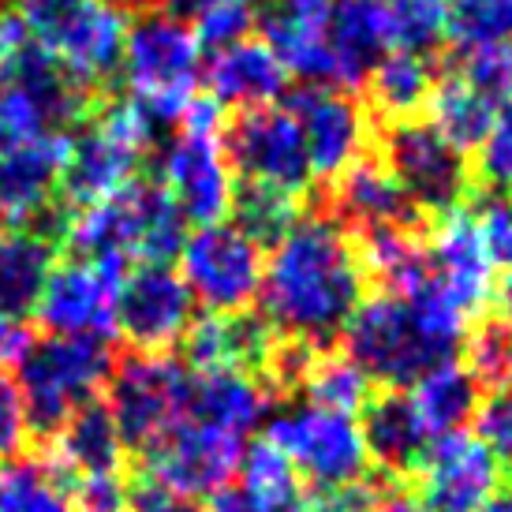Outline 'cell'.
<instances>
[{"label": "cell", "mask_w": 512, "mask_h": 512, "mask_svg": "<svg viewBox=\"0 0 512 512\" xmlns=\"http://www.w3.org/2000/svg\"><path fill=\"white\" fill-rule=\"evenodd\" d=\"M367 270L352 232L329 214H303L262 266V318L277 337L326 348L363 303Z\"/></svg>", "instance_id": "1"}, {"label": "cell", "mask_w": 512, "mask_h": 512, "mask_svg": "<svg viewBox=\"0 0 512 512\" xmlns=\"http://www.w3.org/2000/svg\"><path fill=\"white\" fill-rule=\"evenodd\" d=\"M187 240V221L172 206L169 191L150 180H135L120 195L68 214L64 240L75 258L128 270V262L169 266Z\"/></svg>", "instance_id": "2"}, {"label": "cell", "mask_w": 512, "mask_h": 512, "mask_svg": "<svg viewBox=\"0 0 512 512\" xmlns=\"http://www.w3.org/2000/svg\"><path fill=\"white\" fill-rule=\"evenodd\" d=\"M120 72L131 90L128 98L139 105L150 128H180L191 101L199 98L195 86L202 75V45L184 15L154 8L128 27Z\"/></svg>", "instance_id": "3"}, {"label": "cell", "mask_w": 512, "mask_h": 512, "mask_svg": "<svg viewBox=\"0 0 512 512\" xmlns=\"http://www.w3.org/2000/svg\"><path fill=\"white\" fill-rule=\"evenodd\" d=\"M157 131L131 98L94 105L83 116V131L68 143V161L60 176V199L68 206H94L120 195L139 180L143 157Z\"/></svg>", "instance_id": "4"}, {"label": "cell", "mask_w": 512, "mask_h": 512, "mask_svg": "<svg viewBox=\"0 0 512 512\" xmlns=\"http://www.w3.org/2000/svg\"><path fill=\"white\" fill-rule=\"evenodd\" d=\"M19 367V397L27 408V427L42 438H53L72 412L94 400L101 385L113 374L109 341L94 337H34L23 352Z\"/></svg>", "instance_id": "5"}, {"label": "cell", "mask_w": 512, "mask_h": 512, "mask_svg": "<svg viewBox=\"0 0 512 512\" xmlns=\"http://www.w3.org/2000/svg\"><path fill=\"white\" fill-rule=\"evenodd\" d=\"M341 337L344 356L382 389H408L430 367L453 359L423 333L412 307L400 296H389V292L363 296V303L352 311Z\"/></svg>", "instance_id": "6"}, {"label": "cell", "mask_w": 512, "mask_h": 512, "mask_svg": "<svg viewBox=\"0 0 512 512\" xmlns=\"http://www.w3.org/2000/svg\"><path fill=\"white\" fill-rule=\"evenodd\" d=\"M266 441L288 456L303 479H311L314 490H348L367 483L370 475L367 441L356 415L329 412L318 404L285 408L270 419Z\"/></svg>", "instance_id": "7"}, {"label": "cell", "mask_w": 512, "mask_h": 512, "mask_svg": "<svg viewBox=\"0 0 512 512\" xmlns=\"http://www.w3.org/2000/svg\"><path fill=\"white\" fill-rule=\"evenodd\" d=\"M382 165L404 187L419 214L441 217L471 199L468 154H460L430 120H393L378 131Z\"/></svg>", "instance_id": "8"}, {"label": "cell", "mask_w": 512, "mask_h": 512, "mask_svg": "<svg viewBox=\"0 0 512 512\" xmlns=\"http://www.w3.org/2000/svg\"><path fill=\"white\" fill-rule=\"evenodd\" d=\"M191 367L172 356H128L109 374V412L124 438V449L143 456L184 423Z\"/></svg>", "instance_id": "9"}, {"label": "cell", "mask_w": 512, "mask_h": 512, "mask_svg": "<svg viewBox=\"0 0 512 512\" xmlns=\"http://www.w3.org/2000/svg\"><path fill=\"white\" fill-rule=\"evenodd\" d=\"M180 277L210 314H243L262 285V247L236 225H202L180 247Z\"/></svg>", "instance_id": "10"}, {"label": "cell", "mask_w": 512, "mask_h": 512, "mask_svg": "<svg viewBox=\"0 0 512 512\" xmlns=\"http://www.w3.org/2000/svg\"><path fill=\"white\" fill-rule=\"evenodd\" d=\"M225 157L232 172L247 184H270L292 195H303L311 184V161L296 116L288 105L243 109L225 128Z\"/></svg>", "instance_id": "11"}, {"label": "cell", "mask_w": 512, "mask_h": 512, "mask_svg": "<svg viewBox=\"0 0 512 512\" xmlns=\"http://www.w3.org/2000/svg\"><path fill=\"white\" fill-rule=\"evenodd\" d=\"M187 225H221L232 210V165L221 128H180L161 150V180Z\"/></svg>", "instance_id": "12"}, {"label": "cell", "mask_w": 512, "mask_h": 512, "mask_svg": "<svg viewBox=\"0 0 512 512\" xmlns=\"http://www.w3.org/2000/svg\"><path fill=\"white\" fill-rule=\"evenodd\" d=\"M195 314V299L172 266L143 262L131 270L116 296V333L139 356H169L184 341Z\"/></svg>", "instance_id": "13"}, {"label": "cell", "mask_w": 512, "mask_h": 512, "mask_svg": "<svg viewBox=\"0 0 512 512\" xmlns=\"http://www.w3.org/2000/svg\"><path fill=\"white\" fill-rule=\"evenodd\" d=\"M128 273L120 266L72 258L49 270L38 299V322L57 337H94L109 341L116 333V296Z\"/></svg>", "instance_id": "14"}, {"label": "cell", "mask_w": 512, "mask_h": 512, "mask_svg": "<svg viewBox=\"0 0 512 512\" xmlns=\"http://www.w3.org/2000/svg\"><path fill=\"white\" fill-rule=\"evenodd\" d=\"M240 456L243 438L184 419L157 445H150L139 460H143V475L157 479L161 486L187 494V498H202V494L210 498L214 490L232 483Z\"/></svg>", "instance_id": "15"}, {"label": "cell", "mask_w": 512, "mask_h": 512, "mask_svg": "<svg viewBox=\"0 0 512 512\" xmlns=\"http://www.w3.org/2000/svg\"><path fill=\"white\" fill-rule=\"evenodd\" d=\"M288 113L303 131L314 180L329 184L367 154L370 116L341 86H299L288 98Z\"/></svg>", "instance_id": "16"}, {"label": "cell", "mask_w": 512, "mask_h": 512, "mask_svg": "<svg viewBox=\"0 0 512 512\" xmlns=\"http://www.w3.org/2000/svg\"><path fill=\"white\" fill-rule=\"evenodd\" d=\"M419 501L427 512H475L498 494L501 464L475 434H445L430 441L419 464Z\"/></svg>", "instance_id": "17"}, {"label": "cell", "mask_w": 512, "mask_h": 512, "mask_svg": "<svg viewBox=\"0 0 512 512\" xmlns=\"http://www.w3.org/2000/svg\"><path fill=\"white\" fill-rule=\"evenodd\" d=\"M128 27L131 15L120 0H90L49 53L60 72L68 75V83L90 98L94 90L109 86L120 75Z\"/></svg>", "instance_id": "18"}, {"label": "cell", "mask_w": 512, "mask_h": 512, "mask_svg": "<svg viewBox=\"0 0 512 512\" xmlns=\"http://www.w3.org/2000/svg\"><path fill=\"white\" fill-rule=\"evenodd\" d=\"M427 258L434 281L460 303V311L468 318H475L490 303L498 266L486 251L483 232H479L468 206H456V210L438 217L427 243Z\"/></svg>", "instance_id": "19"}, {"label": "cell", "mask_w": 512, "mask_h": 512, "mask_svg": "<svg viewBox=\"0 0 512 512\" xmlns=\"http://www.w3.org/2000/svg\"><path fill=\"white\" fill-rule=\"evenodd\" d=\"M326 202L329 217L356 236L370 228H423V214L374 154H363L337 180H329Z\"/></svg>", "instance_id": "20"}, {"label": "cell", "mask_w": 512, "mask_h": 512, "mask_svg": "<svg viewBox=\"0 0 512 512\" xmlns=\"http://www.w3.org/2000/svg\"><path fill=\"white\" fill-rule=\"evenodd\" d=\"M68 131L42 135L0 154V221L4 228L34 225L60 199V176L68 161Z\"/></svg>", "instance_id": "21"}, {"label": "cell", "mask_w": 512, "mask_h": 512, "mask_svg": "<svg viewBox=\"0 0 512 512\" xmlns=\"http://www.w3.org/2000/svg\"><path fill=\"white\" fill-rule=\"evenodd\" d=\"M273 393L262 378L243 370H191L184 419L247 438L266 419Z\"/></svg>", "instance_id": "22"}, {"label": "cell", "mask_w": 512, "mask_h": 512, "mask_svg": "<svg viewBox=\"0 0 512 512\" xmlns=\"http://www.w3.org/2000/svg\"><path fill=\"white\" fill-rule=\"evenodd\" d=\"M363 441L370 464L382 468L385 479H408L419 471L430 449V434L423 430L415 404L404 389H374L363 408Z\"/></svg>", "instance_id": "23"}, {"label": "cell", "mask_w": 512, "mask_h": 512, "mask_svg": "<svg viewBox=\"0 0 512 512\" xmlns=\"http://www.w3.org/2000/svg\"><path fill=\"white\" fill-rule=\"evenodd\" d=\"M277 333L255 314H206L184 333V356L191 370H243L262 374Z\"/></svg>", "instance_id": "24"}, {"label": "cell", "mask_w": 512, "mask_h": 512, "mask_svg": "<svg viewBox=\"0 0 512 512\" xmlns=\"http://www.w3.org/2000/svg\"><path fill=\"white\" fill-rule=\"evenodd\" d=\"M206 86L217 105H236V109H262L285 94L288 72L281 60L273 57L266 42L243 38L236 45L217 49L206 64Z\"/></svg>", "instance_id": "25"}, {"label": "cell", "mask_w": 512, "mask_h": 512, "mask_svg": "<svg viewBox=\"0 0 512 512\" xmlns=\"http://www.w3.org/2000/svg\"><path fill=\"white\" fill-rule=\"evenodd\" d=\"M45 460L60 471V475H109V471L124 468V438L113 423L109 404L101 400H86L79 412L49 438Z\"/></svg>", "instance_id": "26"}, {"label": "cell", "mask_w": 512, "mask_h": 512, "mask_svg": "<svg viewBox=\"0 0 512 512\" xmlns=\"http://www.w3.org/2000/svg\"><path fill=\"white\" fill-rule=\"evenodd\" d=\"M326 38L337 60V86H363L370 68L393 49L385 0H337Z\"/></svg>", "instance_id": "27"}, {"label": "cell", "mask_w": 512, "mask_h": 512, "mask_svg": "<svg viewBox=\"0 0 512 512\" xmlns=\"http://www.w3.org/2000/svg\"><path fill=\"white\" fill-rule=\"evenodd\" d=\"M408 397H412L423 430L434 441L464 430V423L475 419L479 404H483V389H479V382L471 378V370L464 363L445 359V363L430 367L423 378H415L408 385Z\"/></svg>", "instance_id": "28"}, {"label": "cell", "mask_w": 512, "mask_h": 512, "mask_svg": "<svg viewBox=\"0 0 512 512\" xmlns=\"http://www.w3.org/2000/svg\"><path fill=\"white\" fill-rule=\"evenodd\" d=\"M57 266V243L34 228L0 232V314L27 318L34 314L49 270Z\"/></svg>", "instance_id": "29"}, {"label": "cell", "mask_w": 512, "mask_h": 512, "mask_svg": "<svg viewBox=\"0 0 512 512\" xmlns=\"http://www.w3.org/2000/svg\"><path fill=\"white\" fill-rule=\"evenodd\" d=\"M427 109H430V124L460 154H471V150H479L486 131L494 128V116L505 105H494L490 98H483L460 72H445V75H434V90H430Z\"/></svg>", "instance_id": "30"}, {"label": "cell", "mask_w": 512, "mask_h": 512, "mask_svg": "<svg viewBox=\"0 0 512 512\" xmlns=\"http://www.w3.org/2000/svg\"><path fill=\"white\" fill-rule=\"evenodd\" d=\"M367 94L374 113L385 124L393 120H412L427 109L430 90H434V68L427 57L419 53H404V49H389L367 75Z\"/></svg>", "instance_id": "31"}, {"label": "cell", "mask_w": 512, "mask_h": 512, "mask_svg": "<svg viewBox=\"0 0 512 512\" xmlns=\"http://www.w3.org/2000/svg\"><path fill=\"white\" fill-rule=\"evenodd\" d=\"M0 512H75L72 490L45 456L0 460Z\"/></svg>", "instance_id": "32"}, {"label": "cell", "mask_w": 512, "mask_h": 512, "mask_svg": "<svg viewBox=\"0 0 512 512\" xmlns=\"http://www.w3.org/2000/svg\"><path fill=\"white\" fill-rule=\"evenodd\" d=\"M236 483L251 494L266 512H292L303 505V486H299V471L288 464L281 449H273L262 438L247 445L236 468Z\"/></svg>", "instance_id": "33"}, {"label": "cell", "mask_w": 512, "mask_h": 512, "mask_svg": "<svg viewBox=\"0 0 512 512\" xmlns=\"http://www.w3.org/2000/svg\"><path fill=\"white\" fill-rule=\"evenodd\" d=\"M299 195L292 191H281V187L270 184H247L243 180L236 191H232V210L228 214L236 217V228L243 236H251L258 247H277L285 240V232L296 225L299 217Z\"/></svg>", "instance_id": "34"}, {"label": "cell", "mask_w": 512, "mask_h": 512, "mask_svg": "<svg viewBox=\"0 0 512 512\" xmlns=\"http://www.w3.org/2000/svg\"><path fill=\"white\" fill-rule=\"evenodd\" d=\"M445 38L460 53L512 45V0H445Z\"/></svg>", "instance_id": "35"}, {"label": "cell", "mask_w": 512, "mask_h": 512, "mask_svg": "<svg viewBox=\"0 0 512 512\" xmlns=\"http://www.w3.org/2000/svg\"><path fill=\"white\" fill-rule=\"evenodd\" d=\"M303 393H307V404H318V408L341 415H359L367 408L370 393H374V382L344 352L341 356L337 352H318L314 367L303 378Z\"/></svg>", "instance_id": "36"}, {"label": "cell", "mask_w": 512, "mask_h": 512, "mask_svg": "<svg viewBox=\"0 0 512 512\" xmlns=\"http://www.w3.org/2000/svg\"><path fill=\"white\" fill-rule=\"evenodd\" d=\"M262 12H266V0H199L191 8V15H195L191 30H195L202 49L217 53L225 45L251 38L262 23Z\"/></svg>", "instance_id": "37"}, {"label": "cell", "mask_w": 512, "mask_h": 512, "mask_svg": "<svg viewBox=\"0 0 512 512\" xmlns=\"http://www.w3.org/2000/svg\"><path fill=\"white\" fill-rule=\"evenodd\" d=\"M389 45L427 57L445 42V4L441 0H385Z\"/></svg>", "instance_id": "38"}, {"label": "cell", "mask_w": 512, "mask_h": 512, "mask_svg": "<svg viewBox=\"0 0 512 512\" xmlns=\"http://www.w3.org/2000/svg\"><path fill=\"white\" fill-rule=\"evenodd\" d=\"M468 370L479 389H512V326L505 318H490L468 337Z\"/></svg>", "instance_id": "39"}, {"label": "cell", "mask_w": 512, "mask_h": 512, "mask_svg": "<svg viewBox=\"0 0 512 512\" xmlns=\"http://www.w3.org/2000/svg\"><path fill=\"white\" fill-rule=\"evenodd\" d=\"M53 131L60 128L42 98H34L30 90H19V86H0V154L34 143L42 135H53Z\"/></svg>", "instance_id": "40"}, {"label": "cell", "mask_w": 512, "mask_h": 512, "mask_svg": "<svg viewBox=\"0 0 512 512\" xmlns=\"http://www.w3.org/2000/svg\"><path fill=\"white\" fill-rule=\"evenodd\" d=\"M471 217H475V225L483 232V243L490 258H494V266H512V195H498V191H471Z\"/></svg>", "instance_id": "41"}, {"label": "cell", "mask_w": 512, "mask_h": 512, "mask_svg": "<svg viewBox=\"0 0 512 512\" xmlns=\"http://www.w3.org/2000/svg\"><path fill=\"white\" fill-rule=\"evenodd\" d=\"M475 154H479L475 172L486 184V191L512 195V101L494 116V128L486 131V139Z\"/></svg>", "instance_id": "42"}, {"label": "cell", "mask_w": 512, "mask_h": 512, "mask_svg": "<svg viewBox=\"0 0 512 512\" xmlns=\"http://www.w3.org/2000/svg\"><path fill=\"white\" fill-rule=\"evenodd\" d=\"M456 72L464 75L483 98L494 101V105H509L512 101V45L464 53Z\"/></svg>", "instance_id": "43"}, {"label": "cell", "mask_w": 512, "mask_h": 512, "mask_svg": "<svg viewBox=\"0 0 512 512\" xmlns=\"http://www.w3.org/2000/svg\"><path fill=\"white\" fill-rule=\"evenodd\" d=\"M90 0H15V12L30 27V34L53 49L57 38L75 23V15L83 12Z\"/></svg>", "instance_id": "44"}, {"label": "cell", "mask_w": 512, "mask_h": 512, "mask_svg": "<svg viewBox=\"0 0 512 512\" xmlns=\"http://www.w3.org/2000/svg\"><path fill=\"white\" fill-rule=\"evenodd\" d=\"M75 512H131V486L120 471L109 475H79L72 486Z\"/></svg>", "instance_id": "45"}, {"label": "cell", "mask_w": 512, "mask_h": 512, "mask_svg": "<svg viewBox=\"0 0 512 512\" xmlns=\"http://www.w3.org/2000/svg\"><path fill=\"white\" fill-rule=\"evenodd\" d=\"M475 423H479V438L498 456V464L512 468V389L490 393V400L479 404Z\"/></svg>", "instance_id": "46"}, {"label": "cell", "mask_w": 512, "mask_h": 512, "mask_svg": "<svg viewBox=\"0 0 512 512\" xmlns=\"http://www.w3.org/2000/svg\"><path fill=\"white\" fill-rule=\"evenodd\" d=\"M27 434V408L19 397V385L8 374H0V460H12L23 453Z\"/></svg>", "instance_id": "47"}, {"label": "cell", "mask_w": 512, "mask_h": 512, "mask_svg": "<svg viewBox=\"0 0 512 512\" xmlns=\"http://www.w3.org/2000/svg\"><path fill=\"white\" fill-rule=\"evenodd\" d=\"M131 512H210L199 498L176 494L169 486H161L150 475H139V483L131 486Z\"/></svg>", "instance_id": "48"}, {"label": "cell", "mask_w": 512, "mask_h": 512, "mask_svg": "<svg viewBox=\"0 0 512 512\" xmlns=\"http://www.w3.org/2000/svg\"><path fill=\"white\" fill-rule=\"evenodd\" d=\"M34 341V333L27 329L23 318H8V314H0V370L4 367H15L23 352L30 348Z\"/></svg>", "instance_id": "49"}, {"label": "cell", "mask_w": 512, "mask_h": 512, "mask_svg": "<svg viewBox=\"0 0 512 512\" xmlns=\"http://www.w3.org/2000/svg\"><path fill=\"white\" fill-rule=\"evenodd\" d=\"M206 509H210V512H266L255 498H251V494H247V490H243L240 483H236V479H232V483H225L221 490H214Z\"/></svg>", "instance_id": "50"}, {"label": "cell", "mask_w": 512, "mask_h": 512, "mask_svg": "<svg viewBox=\"0 0 512 512\" xmlns=\"http://www.w3.org/2000/svg\"><path fill=\"white\" fill-rule=\"evenodd\" d=\"M370 512H427V509H423V501L415 498V494H408V490L378 483V486H374V501H370Z\"/></svg>", "instance_id": "51"}, {"label": "cell", "mask_w": 512, "mask_h": 512, "mask_svg": "<svg viewBox=\"0 0 512 512\" xmlns=\"http://www.w3.org/2000/svg\"><path fill=\"white\" fill-rule=\"evenodd\" d=\"M273 8L292 15V19H303V23H322L326 27L333 8H337V0H277Z\"/></svg>", "instance_id": "52"}, {"label": "cell", "mask_w": 512, "mask_h": 512, "mask_svg": "<svg viewBox=\"0 0 512 512\" xmlns=\"http://www.w3.org/2000/svg\"><path fill=\"white\" fill-rule=\"evenodd\" d=\"M501 314H505V322L512 326V266H509V273L501 277Z\"/></svg>", "instance_id": "53"}, {"label": "cell", "mask_w": 512, "mask_h": 512, "mask_svg": "<svg viewBox=\"0 0 512 512\" xmlns=\"http://www.w3.org/2000/svg\"><path fill=\"white\" fill-rule=\"evenodd\" d=\"M475 512H512V490H505V494H494L483 509H475Z\"/></svg>", "instance_id": "54"}, {"label": "cell", "mask_w": 512, "mask_h": 512, "mask_svg": "<svg viewBox=\"0 0 512 512\" xmlns=\"http://www.w3.org/2000/svg\"><path fill=\"white\" fill-rule=\"evenodd\" d=\"M161 12H176V15H184V12H191L199 0H154Z\"/></svg>", "instance_id": "55"}, {"label": "cell", "mask_w": 512, "mask_h": 512, "mask_svg": "<svg viewBox=\"0 0 512 512\" xmlns=\"http://www.w3.org/2000/svg\"><path fill=\"white\" fill-rule=\"evenodd\" d=\"M292 512H311V509H307V501H303V505H299V509H292Z\"/></svg>", "instance_id": "56"}, {"label": "cell", "mask_w": 512, "mask_h": 512, "mask_svg": "<svg viewBox=\"0 0 512 512\" xmlns=\"http://www.w3.org/2000/svg\"><path fill=\"white\" fill-rule=\"evenodd\" d=\"M0 232H4V221H0Z\"/></svg>", "instance_id": "57"}, {"label": "cell", "mask_w": 512, "mask_h": 512, "mask_svg": "<svg viewBox=\"0 0 512 512\" xmlns=\"http://www.w3.org/2000/svg\"><path fill=\"white\" fill-rule=\"evenodd\" d=\"M441 4H445V0H441Z\"/></svg>", "instance_id": "58"}]
</instances>
